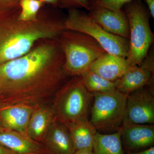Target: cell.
Returning <instances> with one entry per match:
<instances>
[{"label":"cell","mask_w":154,"mask_h":154,"mask_svg":"<svg viewBox=\"0 0 154 154\" xmlns=\"http://www.w3.org/2000/svg\"><path fill=\"white\" fill-rule=\"evenodd\" d=\"M133 0H91V8L99 7L113 11L122 9L126 4Z\"/></svg>","instance_id":"22"},{"label":"cell","mask_w":154,"mask_h":154,"mask_svg":"<svg viewBox=\"0 0 154 154\" xmlns=\"http://www.w3.org/2000/svg\"><path fill=\"white\" fill-rule=\"evenodd\" d=\"M64 61L58 39L45 38L0 65V106L42 104L66 82Z\"/></svg>","instance_id":"1"},{"label":"cell","mask_w":154,"mask_h":154,"mask_svg":"<svg viewBox=\"0 0 154 154\" xmlns=\"http://www.w3.org/2000/svg\"><path fill=\"white\" fill-rule=\"evenodd\" d=\"M58 40L64 56V69L69 77L81 75L107 53L94 38L82 32L65 29Z\"/></svg>","instance_id":"3"},{"label":"cell","mask_w":154,"mask_h":154,"mask_svg":"<svg viewBox=\"0 0 154 154\" xmlns=\"http://www.w3.org/2000/svg\"><path fill=\"white\" fill-rule=\"evenodd\" d=\"M45 5H49L54 8H57V0H40Z\"/></svg>","instance_id":"27"},{"label":"cell","mask_w":154,"mask_h":154,"mask_svg":"<svg viewBox=\"0 0 154 154\" xmlns=\"http://www.w3.org/2000/svg\"><path fill=\"white\" fill-rule=\"evenodd\" d=\"M20 0H0V11L13 8L19 5Z\"/></svg>","instance_id":"23"},{"label":"cell","mask_w":154,"mask_h":154,"mask_svg":"<svg viewBox=\"0 0 154 154\" xmlns=\"http://www.w3.org/2000/svg\"><path fill=\"white\" fill-rule=\"evenodd\" d=\"M88 14L108 33L129 39V23L123 9L113 11L102 7H93Z\"/></svg>","instance_id":"11"},{"label":"cell","mask_w":154,"mask_h":154,"mask_svg":"<svg viewBox=\"0 0 154 154\" xmlns=\"http://www.w3.org/2000/svg\"><path fill=\"white\" fill-rule=\"evenodd\" d=\"M124 154H154V147H151L144 149L141 151H137L127 152Z\"/></svg>","instance_id":"24"},{"label":"cell","mask_w":154,"mask_h":154,"mask_svg":"<svg viewBox=\"0 0 154 154\" xmlns=\"http://www.w3.org/2000/svg\"><path fill=\"white\" fill-rule=\"evenodd\" d=\"M129 66L126 58L106 53L95 61L88 69L114 82L123 75Z\"/></svg>","instance_id":"16"},{"label":"cell","mask_w":154,"mask_h":154,"mask_svg":"<svg viewBox=\"0 0 154 154\" xmlns=\"http://www.w3.org/2000/svg\"><path fill=\"white\" fill-rule=\"evenodd\" d=\"M93 151L94 154H124L119 130L110 134L96 132Z\"/></svg>","instance_id":"18"},{"label":"cell","mask_w":154,"mask_h":154,"mask_svg":"<svg viewBox=\"0 0 154 154\" xmlns=\"http://www.w3.org/2000/svg\"><path fill=\"white\" fill-rule=\"evenodd\" d=\"M20 10L0 11V65L25 55L41 39H58L65 30L66 16L57 8L45 5L31 22L18 20Z\"/></svg>","instance_id":"2"},{"label":"cell","mask_w":154,"mask_h":154,"mask_svg":"<svg viewBox=\"0 0 154 154\" xmlns=\"http://www.w3.org/2000/svg\"><path fill=\"white\" fill-rule=\"evenodd\" d=\"M20 12L18 19L23 22H31L37 19L38 13L45 5L40 0H20Z\"/></svg>","instance_id":"20"},{"label":"cell","mask_w":154,"mask_h":154,"mask_svg":"<svg viewBox=\"0 0 154 154\" xmlns=\"http://www.w3.org/2000/svg\"><path fill=\"white\" fill-rule=\"evenodd\" d=\"M5 131V130L0 125V132H2V131Z\"/></svg>","instance_id":"29"},{"label":"cell","mask_w":154,"mask_h":154,"mask_svg":"<svg viewBox=\"0 0 154 154\" xmlns=\"http://www.w3.org/2000/svg\"><path fill=\"white\" fill-rule=\"evenodd\" d=\"M65 125L70 134L75 151L82 149L93 150L94 137L97 131L88 118Z\"/></svg>","instance_id":"17"},{"label":"cell","mask_w":154,"mask_h":154,"mask_svg":"<svg viewBox=\"0 0 154 154\" xmlns=\"http://www.w3.org/2000/svg\"><path fill=\"white\" fill-rule=\"evenodd\" d=\"M0 144L18 154H47L42 144L13 131L0 132Z\"/></svg>","instance_id":"15"},{"label":"cell","mask_w":154,"mask_h":154,"mask_svg":"<svg viewBox=\"0 0 154 154\" xmlns=\"http://www.w3.org/2000/svg\"><path fill=\"white\" fill-rule=\"evenodd\" d=\"M47 154H73L75 149L67 128L55 120L42 143Z\"/></svg>","instance_id":"14"},{"label":"cell","mask_w":154,"mask_h":154,"mask_svg":"<svg viewBox=\"0 0 154 154\" xmlns=\"http://www.w3.org/2000/svg\"><path fill=\"white\" fill-rule=\"evenodd\" d=\"M73 154H94L93 151L89 149H82L76 151Z\"/></svg>","instance_id":"28"},{"label":"cell","mask_w":154,"mask_h":154,"mask_svg":"<svg viewBox=\"0 0 154 154\" xmlns=\"http://www.w3.org/2000/svg\"><path fill=\"white\" fill-rule=\"evenodd\" d=\"M119 130L126 152L144 149L154 145L153 125L137 124L124 119Z\"/></svg>","instance_id":"10"},{"label":"cell","mask_w":154,"mask_h":154,"mask_svg":"<svg viewBox=\"0 0 154 154\" xmlns=\"http://www.w3.org/2000/svg\"><path fill=\"white\" fill-rule=\"evenodd\" d=\"M57 2L60 10L85 9L89 11L91 9V0H57Z\"/></svg>","instance_id":"21"},{"label":"cell","mask_w":154,"mask_h":154,"mask_svg":"<svg viewBox=\"0 0 154 154\" xmlns=\"http://www.w3.org/2000/svg\"><path fill=\"white\" fill-rule=\"evenodd\" d=\"M64 26L67 30L82 32L91 36L108 53L126 58L129 39L108 33L85 11L79 9L68 10Z\"/></svg>","instance_id":"6"},{"label":"cell","mask_w":154,"mask_h":154,"mask_svg":"<svg viewBox=\"0 0 154 154\" xmlns=\"http://www.w3.org/2000/svg\"><path fill=\"white\" fill-rule=\"evenodd\" d=\"M55 120V113L52 106L42 104L35 105L28 123L27 135L42 144L51 126Z\"/></svg>","instance_id":"13"},{"label":"cell","mask_w":154,"mask_h":154,"mask_svg":"<svg viewBox=\"0 0 154 154\" xmlns=\"http://www.w3.org/2000/svg\"><path fill=\"white\" fill-rule=\"evenodd\" d=\"M80 76L85 87L91 94L105 93L116 90L114 82L105 79L89 69L84 72Z\"/></svg>","instance_id":"19"},{"label":"cell","mask_w":154,"mask_h":154,"mask_svg":"<svg viewBox=\"0 0 154 154\" xmlns=\"http://www.w3.org/2000/svg\"><path fill=\"white\" fill-rule=\"evenodd\" d=\"M129 27V46L126 57L129 65L140 66L153 45L150 17L143 0H133L122 8Z\"/></svg>","instance_id":"4"},{"label":"cell","mask_w":154,"mask_h":154,"mask_svg":"<svg viewBox=\"0 0 154 154\" xmlns=\"http://www.w3.org/2000/svg\"><path fill=\"white\" fill-rule=\"evenodd\" d=\"M34 107L22 104L0 106V125L5 130L27 135L28 123Z\"/></svg>","instance_id":"12"},{"label":"cell","mask_w":154,"mask_h":154,"mask_svg":"<svg viewBox=\"0 0 154 154\" xmlns=\"http://www.w3.org/2000/svg\"><path fill=\"white\" fill-rule=\"evenodd\" d=\"M92 94L91 123L97 131H118L125 118L128 95L116 90Z\"/></svg>","instance_id":"7"},{"label":"cell","mask_w":154,"mask_h":154,"mask_svg":"<svg viewBox=\"0 0 154 154\" xmlns=\"http://www.w3.org/2000/svg\"><path fill=\"white\" fill-rule=\"evenodd\" d=\"M54 95L52 106L56 120L66 125L88 118L93 95L86 89L80 76L67 81Z\"/></svg>","instance_id":"5"},{"label":"cell","mask_w":154,"mask_h":154,"mask_svg":"<svg viewBox=\"0 0 154 154\" xmlns=\"http://www.w3.org/2000/svg\"><path fill=\"white\" fill-rule=\"evenodd\" d=\"M143 2L146 4L149 13L150 17L154 18V0H143Z\"/></svg>","instance_id":"25"},{"label":"cell","mask_w":154,"mask_h":154,"mask_svg":"<svg viewBox=\"0 0 154 154\" xmlns=\"http://www.w3.org/2000/svg\"><path fill=\"white\" fill-rule=\"evenodd\" d=\"M124 119L137 124H154V88L146 86L128 94Z\"/></svg>","instance_id":"9"},{"label":"cell","mask_w":154,"mask_h":154,"mask_svg":"<svg viewBox=\"0 0 154 154\" xmlns=\"http://www.w3.org/2000/svg\"><path fill=\"white\" fill-rule=\"evenodd\" d=\"M153 45L140 66L129 65L120 78L114 82L116 89L128 94L143 87H154Z\"/></svg>","instance_id":"8"},{"label":"cell","mask_w":154,"mask_h":154,"mask_svg":"<svg viewBox=\"0 0 154 154\" xmlns=\"http://www.w3.org/2000/svg\"><path fill=\"white\" fill-rule=\"evenodd\" d=\"M0 154H18L0 144Z\"/></svg>","instance_id":"26"}]
</instances>
